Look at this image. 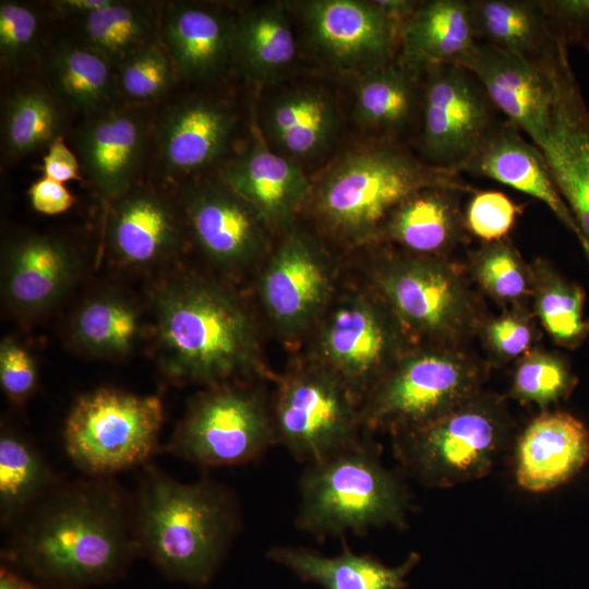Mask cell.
Wrapping results in <instances>:
<instances>
[{"label": "cell", "instance_id": "bcb514c9", "mask_svg": "<svg viewBox=\"0 0 589 589\" xmlns=\"http://www.w3.org/2000/svg\"><path fill=\"white\" fill-rule=\"evenodd\" d=\"M488 338L498 353L517 357L530 347L532 335L528 325L521 320L503 316L491 323L488 328Z\"/></svg>", "mask_w": 589, "mask_h": 589}, {"label": "cell", "instance_id": "ac0fdd59", "mask_svg": "<svg viewBox=\"0 0 589 589\" xmlns=\"http://www.w3.org/2000/svg\"><path fill=\"white\" fill-rule=\"evenodd\" d=\"M219 178L274 228L288 227L312 191L301 166L269 147L260 130L259 136L223 168Z\"/></svg>", "mask_w": 589, "mask_h": 589}, {"label": "cell", "instance_id": "7402d4cb", "mask_svg": "<svg viewBox=\"0 0 589 589\" xmlns=\"http://www.w3.org/2000/svg\"><path fill=\"white\" fill-rule=\"evenodd\" d=\"M588 459L586 425L567 412H543L517 441L515 478L525 491L548 492L570 480Z\"/></svg>", "mask_w": 589, "mask_h": 589}, {"label": "cell", "instance_id": "681fc988", "mask_svg": "<svg viewBox=\"0 0 589 589\" xmlns=\"http://www.w3.org/2000/svg\"><path fill=\"white\" fill-rule=\"evenodd\" d=\"M112 0H58L50 1L51 10L63 16L72 15L79 19L110 4Z\"/></svg>", "mask_w": 589, "mask_h": 589}, {"label": "cell", "instance_id": "8fae6325", "mask_svg": "<svg viewBox=\"0 0 589 589\" xmlns=\"http://www.w3.org/2000/svg\"><path fill=\"white\" fill-rule=\"evenodd\" d=\"M482 85L456 63L424 70L418 118L419 157L429 166L458 175L497 121Z\"/></svg>", "mask_w": 589, "mask_h": 589}, {"label": "cell", "instance_id": "8992f818", "mask_svg": "<svg viewBox=\"0 0 589 589\" xmlns=\"http://www.w3.org/2000/svg\"><path fill=\"white\" fill-rule=\"evenodd\" d=\"M509 440L501 402L477 393L445 414L393 436L400 468L428 488H453L489 474Z\"/></svg>", "mask_w": 589, "mask_h": 589}, {"label": "cell", "instance_id": "7bdbcfd3", "mask_svg": "<svg viewBox=\"0 0 589 589\" xmlns=\"http://www.w3.org/2000/svg\"><path fill=\"white\" fill-rule=\"evenodd\" d=\"M517 216L514 202L500 191H479L470 200L465 221L479 239L489 243L502 241Z\"/></svg>", "mask_w": 589, "mask_h": 589}, {"label": "cell", "instance_id": "7dc6e473", "mask_svg": "<svg viewBox=\"0 0 589 589\" xmlns=\"http://www.w3.org/2000/svg\"><path fill=\"white\" fill-rule=\"evenodd\" d=\"M28 196L34 209L45 215L63 213L74 203V196L62 182L46 177L29 187Z\"/></svg>", "mask_w": 589, "mask_h": 589}, {"label": "cell", "instance_id": "5bb4252c", "mask_svg": "<svg viewBox=\"0 0 589 589\" xmlns=\"http://www.w3.org/2000/svg\"><path fill=\"white\" fill-rule=\"evenodd\" d=\"M182 205L196 243L216 263L241 266L263 252L267 225L220 178L185 184Z\"/></svg>", "mask_w": 589, "mask_h": 589}, {"label": "cell", "instance_id": "9a60e30c", "mask_svg": "<svg viewBox=\"0 0 589 589\" xmlns=\"http://www.w3.org/2000/svg\"><path fill=\"white\" fill-rule=\"evenodd\" d=\"M147 144L145 119L117 105L87 115L76 135L83 171L100 197L110 202L133 188Z\"/></svg>", "mask_w": 589, "mask_h": 589}, {"label": "cell", "instance_id": "3957f363", "mask_svg": "<svg viewBox=\"0 0 589 589\" xmlns=\"http://www.w3.org/2000/svg\"><path fill=\"white\" fill-rule=\"evenodd\" d=\"M155 306L161 365L170 378L212 387L253 369L254 328L230 292L185 277L164 285Z\"/></svg>", "mask_w": 589, "mask_h": 589}, {"label": "cell", "instance_id": "d4e9b609", "mask_svg": "<svg viewBox=\"0 0 589 589\" xmlns=\"http://www.w3.org/2000/svg\"><path fill=\"white\" fill-rule=\"evenodd\" d=\"M266 557L323 589H405L407 577L420 561V555L411 552L401 564L388 566L353 553L345 542L334 556L304 546L275 545L267 550Z\"/></svg>", "mask_w": 589, "mask_h": 589}, {"label": "cell", "instance_id": "4316f807", "mask_svg": "<svg viewBox=\"0 0 589 589\" xmlns=\"http://www.w3.org/2000/svg\"><path fill=\"white\" fill-rule=\"evenodd\" d=\"M109 244L124 264L154 262L179 248L182 226L157 194L134 187L115 202L108 224Z\"/></svg>", "mask_w": 589, "mask_h": 589}, {"label": "cell", "instance_id": "4dcf8cb0", "mask_svg": "<svg viewBox=\"0 0 589 589\" xmlns=\"http://www.w3.org/2000/svg\"><path fill=\"white\" fill-rule=\"evenodd\" d=\"M470 187H431L400 203L382 230L409 251L434 254L454 244L461 229L456 193Z\"/></svg>", "mask_w": 589, "mask_h": 589}, {"label": "cell", "instance_id": "484cf974", "mask_svg": "<svg viewBox=\"0 0 589 589\" xmlns=\"http://www.w3.org/2000/svg\"><path fill=\"white\" fill-rule=\"evenodd\" d=\"M477 44L470 0H428L401 24L397 59L421 72L458 63Z\"/></svg>", "mask_w": 589, "mask_h": 589}, {"label": "cell", "instance_id": "e575fe53", "mask_svg": "<svg viewBox=\"0 0 589 589\" xmlns=\"http://www.w3.org/2000/svg\"><path fill=\"white\" fill-rule=\"evenodd\" d=\"M84 46L118 69L137 50L156 40L153 8L112 0L107 7L80 17Z\"/></svg>", "mask_w": 589, "mask_h": 589}, {"label": "cell", "instance_id": "d6a6232c", "mask_svg": "<svg viewBox=\"0 0 589 589\" xmlns=\"http://www.w3.org/2000/svg\"><path fill=\"white\" fill-rule=\"evenodd\" d=\"M56 486L49 465L12 430L0 435V517L2 527L22 518Z\"/></svg>", "mask_w": 589, "mask_h": 589}, {"label": "cell", "instance_id": "74e56055", "mask_svg": "<svg viewBox=\"0 0 589 589\" xmlns=\"http://www.w3.org/2000/svg\"><path fill=\"white\" fill-rule=\"evenodd\" d=\"M537 312L546 332L560 344L576 347L589 333L584 317L585 292L576 284L548 275L537 293Z\"/></svg>", "mask_w": 589, "mask_h": 589}, {"label": "cell", "instance_id": "c3c4849f", "mask_svg": "<svg viewBox=\"0 0 589 589\" xmlns=\"http://www.w3.org/2000/svg\"><path fill=\"white\" fill-rule=\"evenodd\" d=\"M81 169L79 158L61 136L50 143L43 159L44 177L64 183L79 180Z\"/></svg>", "mask_w": 589, "mask_h": 589}, {"label": "cell", "instance_id": "8d00e7d4", "mask_svg": "<svg viewBox=\"0 0 589 589\" xmlns=\"http://www.w3.org/2000/svg\"><path fill=\"white\" fill-rule=\"evenodd\" d=\"M75 336L85 349L98 354H121L130 350L139 322L134 309L117 298H97L80 310Z\"/></svg>", "mask_w": 589, "mask_h": 589}, {"label": "cell", "instance_id": "603a6c76", "mask_svg": "<svg viewBox=\"0 0 589 589\" xmlns=\"http://www.w3.org/2000/svg\"><path fill=\"white\" fill-rule=\"evenodd\" d=\"M236 16L196 2H172L163 19V44L178 79L203 83L219 76L231 60Z\"/></svg>", "mask_w": 589, "mask_h": 589}, {"label": "cell", "instance_id": "f35d334b", "mask_svg": "<svg viewBox=\"0 0 589 589\" xmlns=\"http://www.w3.org/2000/svg\"><path fill=\"white\" fill-rule=\"evenodd\" d=\"M116 76L119 93L135 104L153 103L161 98L178 79L166 47L157 39L122 63Z\"/></svg>", "mask_w": 589, "mask_h": 589}, {"label": "cell", "instance_id": "7c38bea8", "mask_svg": "<svg viewBox=\"0 0 589 589\" xmlns=\"http://www.w3.org/2000/svg\"><path fill=\"white\" fill-rule=\"evenodd\" d=\"M292 7L310 49L334 70L358 76L398 57L401 24L375 1L306 0Z\"/></svg>", "mask_w": 589, "mask_h": 589}, {"label": "cell", "instance_id": "60d3db41", "mask_svg": "<svg viewBox=\"0 0 589 589\" xmlns=\"http://www.w3.org/2000/svg\"><path fill=\"white\" fill-rule=\"evenodd\" d=\"M40 32L37 12L22 2H0V57L14 71L29 62L36 51Z\"/></svg>", "mask_w": 589, "mask_h": 589}, {"label": "cell", "instance_id": "d6986e66", "mask_svg": "<svg viewBox=\"0 0 589 589\" xmlns=\"http://www.w3.org/2000/svg\"><path fill=\"white\" fill-rule=\"evenodd\" d=\"M330 287L325 259L316 244L301 233L289 235L263 273L261 293L277 325L297 330L324 305Z\"/></svg>", "mask_w": 589, "mask_h": 589}, {"label": "cell", "instance_id": "9c48e42d", "mask_svg": "<svg viewBox=\"0 0 589 589\" xmlns=\"http://www.w3.org/2000/svg\"><path fill=\"white\" fill-rule=\"evenodd\" d=\"M360 398L324 368L286 376L272 410L277 444L305 465L357 443L362 426Z\"/></svg>", "mask_w": 589, "mask_h": 589}, {"label": "cell", "instance_id": "f546056e", "mask_svg": "<svg viewBox=\"0 0 589 589\" xmlns=\"http://www.w3.org/2000/svg\"><path fill=\"white\" fill-rule=\"evenodd\" d=\"M423 72L398 59L357 76L354 116L378 140L398 136L418 122Z\"/></svg>", "mask_w": 589, "mask_h": 589}, {"label": "cell", "instance_id": "277c9868", "mask_svg": "<svg viewBox=\"0 0 589 589\" xmlns=\"http://www.w3.org/2000/svg\"><path fill=\"white\" fill-rule=\"evenodd\" d=\"M468 185L426 165L398 141L375 139L335 160L312 184L317 216L335 233L363 240L382 230L393 211L431 187Z\"/></svg>", "mask_w": 589, "mask_h": 589}, {"label": "cell", "instance_id": "e0dca14e", "mask_svg": "<svg viewBox=\"0 0 589 589\" xmlns=\"http://www.w3.org/2000/svg\"><path fill=\"white\" fill-rule=\"evenodd\" d=\"M236 121L230 106L211 98L191 97L170 106L156 125L163 170L188 177L217 163L231 143Z\"/></svg>", "mask_w": 589, "mask_h": 589}, {"label": "cell", "instance_id": "cb8c5ba5", "mask_svg": "<svg viewBox=\"0 0 589 589\" xmlns=\"http://www.w3.org/2000/svg\"><path fill=\"white\" fill-rule=\"evenodd\" d=\"M380 286L398 316L420 333L452 332L465 315L458 281L435 262L398 263L382 274Z\"/></svg>", "mask_w": 589, "mask_h": 589}, {"label": "cell", "instance_id": "836d02e7", "mask_svg": "<svg viewBox=\"0 0 589 589\" xmlns=\"http://www.w3.org/2000/svg\"><path fill=\"white\" fill-rule=\"evenodd\" d=\"M113 68L86 46L59 49L47 67L56 94L86 116L115 104L118 91Z\"/></svg>", "mask_w": 589, "mask_h": 589}, {"label": "cell", "instance_id": "4fadbf2b", "mask_svg": "<svg viewBox=\"0 0 589 589\" xmlns=\"http://www.w3.org/2000/svg\"><path fill=\"white\" fill-rule=\"evenodd\" d=\"M456 64L472 73L506 120L540 148L551 121L552 86L543 55L538 60L477 41Z\"/></svg>", "mask_w": 589, "mask_h": 589}, {"label": "cell", "instance_id": "f1b7e54d", "mask_svg": "<svg viewBox=\"0 0 589 589\" xmlns=\"http://www.w3.org/2000/svg\"><path fill=\"white\" fill-rule=\"evenodd\" d=\"M74 271L71 249L49 236H27L8 249L4 292L17 310H41L57 300L69 285Z\"/></svg>", "mask_w": 589, "mask_h": 589}, {"label": "cell", "instance_id": "ee69618b", "mask_svg": "<svg viewBox=\"0 0 589 589\" xmlns=\"http://www.w3.org/2000/svg\"><path fill=\"white\" fill-rule=\"evenodd\" d=\"M551 34L589 53V0H540Z\"/></svg>", "mask_w": 589, "mask_h": 589}, {"label": "cell", "instance_id": "6da1fadb", "mask_svg": "<svg viewBox=\"0 0 589 589\" xmlns=\"http://www.w3.org/2000/svg\"><path fill=\"white\" fill-rule=\"evenodd\" d=\"M26 514L5 561L47 587L109 582L140 554L134 504L107 477L55 486Z\"/></svg>", "mask_w": 589, "mask_h": 589}, {"label": "cell", "instance_id": "d590c367", "mask_svg": "<svg viewBox=\"0 0 589 589\" xmlns=\"http://www.w3.org/2000/svg\"><path fill=\"white\" fill-rule=\"evenodd\" d=\"M61 110L52 95L29 88L12 95L5 105L2 137L7 155L19 158L60 136Z\"/></svg>", "mask_w": 589, "mask_h": 589}, {"label": "cell", "instance_id": "83f0119b", "mask_svg": "<svg viewBox=\"0 0 589 589\" xmlns=\"http://www.w3.org/2000/svg\"><path fill=\"white\" fill-rule=\"evenodd\" d=\"M291 22L284 2H266L236 16L230 63L257 83L281 81L297 59Z\"/></svg>", "mask_w": 589, "mask_h": 589}, {"label": "cell", "instance_id": "ba28073f", "mask_svg": "<svg viewBox=\"0 0 589 589\" xmlns=\"http://www.w3.org/2000/svg\"><path fill=\"white\" fill-rule=\"evenodd\" d=\"M277 444L272 410L257 390L212 386L190 405L167 450L203 467L239 466Z\"/></svg>", "mask_w": 589, "mask_h": 589}, {"label": "cell", "instance_id": "52a82bcc", "mask_svg": "<svg viewBox=\"0 0 589 589\" xmlns=\"http://www.w3.org/2000/svg\"><path fill=\"white\" fill-rule=\"evenodd\" d=\"M163 422L159 397L98 388L73 404L64 424V448L84 473L109 477L146 462Z\"/></svg>", "mask_w": 589, "mask_h": 589}, {"label": "cell", "instance_id": "44dd1931", "mask_svg": "<svg viewBox=\"0 0 589 589\" xmlns=\"http://www.w3.org/2000/svg\"><path fill=\"white\" fill-rule=\"evenodd\" d=\"M340 121L338 104L325 87L298 84L265 101L260 133L275 152L299 164L328 149Z\"/></svg>", "mask_w": 589, "mask_h": 589}, {"label": "cell", "instance_id": "f6af8a7d", "mask_svg": "<svg viewBox=\"0 0 589 589\" xmlns=\"http://www.w3.org/2000/svg\"><path fill=\"white\" fill-rule=\"evenodd\" d=\"M0 383L5 395L15 402L27 398L36 384L32 357L11 340L3 341L0 348Z\"/></svg>", "mask_w": 589, "mask_h": 589}, {"label": "cell", "instance_id": "7a4b0ae2", "mask_svg": "<svg viewBox=\"0 0 589 589\" xmlns=\"http://www.w3.org/2000/svg\"><path fill=\"white\" fill-rule=\"evenodd\" d=\"M140 554L169 579L206 586L240 531L241 513L229 488L204 477L179 482L144 464L134 502Z\"/></svg>", "mask_w": 589, "mask_h": 589}, {"label": "cell", "instance_id": "1f68e13d", "mask_svg": "<svg viewBox=\"0 0 589 589\" xmlns=\"http://www.w3.org/2000/svg\"><path fill=\"white\" fill-rule=\"evenodd\" d=\"M477 41L538 60L551 46L540 0H470Z\"/></svg>", "mask_w": 589, "mask_h": 589}, {"label": "cell", "instance_id": "30bf717a", "mask_svg": "<svg viewBox=\"0 0 589 589\" xmlns=\"http://www.w3.org/2000/svg\"><path fill=\"white\" fill-rule=\"evenodd\" d=\"M479 372L449 353L409 357L387 372L365 396L362 426L392 436L423 425L478 393Z\"/></svg>", "mask_w": 589, "mask_h": 589}, {"label": "cell", "instance_id": "5b68a950", "mask_svg": "<svg viewBox=\"0 0 589 589\" xmlns=\"http://www.w3.org/2000/svg\"><path fill=\"white\" fill-rule=\"evenodd\" d=\"M409 497L400 479L361 438L320 461L305 465L299 479L296 527L317 539L363 534L407 522Z\"/></svg>", "mask_w": 589, "mask_h": 589}, {"label": "cell", "instance_id": "f907efd6", "mask_svg": "<svg viewBox=\"0 0 589 589\" xmlns=\"http://www.w3.org/2000/svg\"><path fill=\"white\" fill-rule=\"evenodd\" d=\"M0 589H48V587L32 581L15 568L4 564L0 568Z\"/></svg>", "mask_w": 589, "mask_h": 589}, {"label": "cell", "instance_id": "ab89813d", "mask_svg": "<svg viewBox=\"0 0 589 589\" xmlns=\"http://www.w3.org/2000/svg\"><path fill=\"white\" fill-rule=\"evenodd\" d=\"M573 385L574 378L560 359L534 353L517 366L513 394L521 401L545 407L565 397Z\"/></svg>", "mask_w": 589, "mask_h": 589}, {"label": "cell", "instance_id": "ffe728a7", "mask_svg": "<svg viewBox=\"0 0 589 589\" xmlns=\"http://www.w3.org/2000/svg\"><path fill=\"white\" fill-rule=\"evenodd\" d=\"M513 123L491 127L461 172L485 177L542 202L585 247L581 231L556 189L541 151Z\"/></svg>", "mask_w": 589, "mask_h": 589}, {"label": "cell", "instance_id": "b9f144b4", "mask_svg": "<svg viewBox=\"0 0 589 589\" xmlns=\"http://www.w3.org/2000/svg\"><path fill=\"white\" fill-rule=\"evenodd\" d=\"M477 276L492 294L515 300L527 292V278L515 251L502 241L489 243L477 263Z\"/></svg>", "mask_w": 589, "mask_h": 589}, {"label": "cell", "instance_id": "2e32d148", "mask_svg": "<svg viewBox=\"0 0 589 589\" xmlns=\"http://www.w3.org/2000/svg\"><path fill=\"white\" fill-rule=\"evenodd\" d=\"M392 335L376 306L364 297L338 305L321 335L323 366L361 400L386 374Z\"/></svg>", "mask_w": 589, "mask_h": 589}]
</instances>
